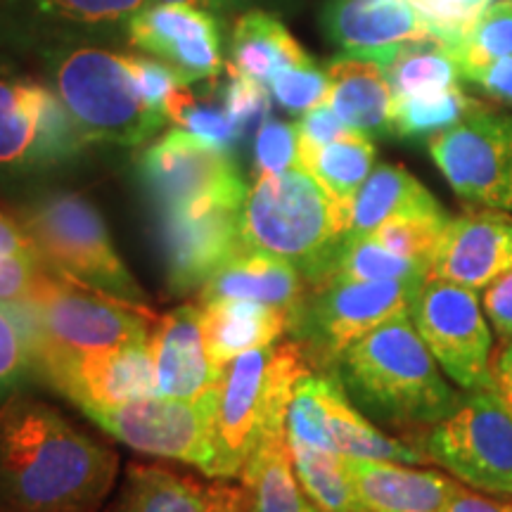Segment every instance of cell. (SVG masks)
Returning a JSON list of instances; mask_svg holds the SVG:
<instances>
[{
    "label": "cell",
    "mask_w": 512,
    "mask_h": 512,
    "mask_svg": "<svg viewBox=\"0 0 512 512\" xmlns=\"http://www.w3.org/2000/svg\"><path fill=\"white\" fill-rule=\"evenodd\" d=\"M119 458L55 408L12 399L0 408V512H95Z\"/></svg>",
    "instance_id": "6da1fadb"
},
{
    "label": "cell",
    "mask_w": 512,
    "mask_h": 512,
    "mask_svg": "<svg viewBox=\"0 0 512 512\" xmlns=\"http://www.w3.org/2000/svg\"><path fill=\"white\" fill-rule=\"evenodd\" d=\"M335 375L358 406L396 427L430 430L460 399L415 330L411 313L351 344L337 358Z\"/></svg>",
    "instance_id": "7a4b0ae2"
},
{
    "label": "cell",
    "mask_w": 512,
    "mask_h": 512,
    "mask_svg": "<svg viewBox=\"0 0 512 512\" xmlns=\"http://www.w3.org/2000/svg\"><path fill=\"white\" fill-rule=\"evenodd\" d=\"M349 211L304 166L259 176L240 209V233L249 252L292 261L306 285L332 275L349 230Z\"/></svg>",
    "instance_id": "3957f363"
},
{
    "label": "cell",
    "mask_w": 512,
    "mask_h": 512,
    "mask_svg": "<svg viewBox=\"0 0 512 512\" xmlns=\"http://www.w3.org/2000/svg\"><path fill=\"white\" fill-rule=\"evenodd\" d=\"M306 373L311 363L299 342L249 349L223 368L209 479H240L256 448L287 430L292 392Z\"/></svg>",
    "instance_id": "277c9868"
},
{
    "label": "cell",
    "mask_w": 512,
    "mask_h": 512,
    "mask_svg": "<svg viewBox=\"0 0 512 512\" xmlns=\"http://www.w3.org/2000/svg\"><path fill=\"white\" fill-rule=\"evenodd\" d=\"M43 57L50 86L86 143L143 145L169 121L140 95L126 55L91 43H57Z\"/></svg>",
    "instance_id": "5b68a950"
},
{
    "label": "cell",
    "mask_w": 512,
    "mask_h": 512,
    "mask_svg": "<svg viewBox=\"0 0 512 512\" xmlns=\"http://www.w3.org/2000/svg\"><path fill=\"white\" fill-rule=\"evenodd\" d=\"M46 264L72 283L147 306V297L114 247L100 211L76 192H55L31 204L22 214Z\"/></svg>",
    "instance_id": "8992f818"
},
{
    "label": "cell",
    "mask_w": 512,
    "mask_h": 512,
    "mask_svg": "<svg viewBox=\"0 0 512 512\" xmlns=\"http://www.w3.org/2000/svg\"><path fill=\"white\" fill-rule=\"evenodd\" d=\"M19 306L29 320L34 351L86 354L119 349L152 339V323L159 320L147 306L105 297L62 278L53 268Z\"/></svg>",
    "instance_id": "52a82bcc"
},
{
    "label": "cell",
    "mask_w": 512,
    "mask_h": 512,
    "mask_svg": "<svg viewBox=\"0 0 512 512\" xmlns=\"http://www.w3.org/2000/svg\"><path fill=\"white\" fill-rule=\"evenodd\" d=\"M427 463L489 496H512V411L496 389L463 392L444 420L422 434Z\"/></svg>",
    "instance_id": "ba28073f"
},
{
    "label": "cell",
    "mask_w": 512,
    "mask_h": 512,
    "mask_svg": "<svg viewBox=\"0 0 512 512\" xmlns=\"http://www.w3.org/2000/svg\"><path fill=\"white\" fill-rule=\"evenodd\" d=\"M420 285L403 280H325L309 287L290 332L311 366L335 368L351 344L387 320L406 316Z\"/></svg>",
    "instance_id": "9c48e42d"
},
{
    "label": "cell",
    "mask_w": 512,
    "mask_h": 512,
    "mask_svg": "<svg viewBox=\"0 0 512 512\" xmlns=\"http://www.w3.org/2000/svg\"><path fill=\"white\" fill-rule=\"evenodd\" d=\"M216 411L219 389L200 399L150 396L121 406L83 408L86 418L126 446L192 465L207 477L216 458Z\"/></svg>",
    "instance_id": "30bf717a"
},
{
    "label": "cell",
    "mask_w": 512,
    "mask_h": 512,
    "mask_svg": "<svg viewBox=\"0 0 512 512\" xmlns=\"http://www.w3.org/2000/svg\"><path fill=\"white\" fill-rule=\"evenodd\" d=\"M430 155L467 207L512 214V114L479 102L430 138Z\"/></svg>",
    "instance_id": "8fae6325"
},
{
    "label": "cell",
    "mask_w": 512,
    "mask_h": 512,
    "mask_svg": "<svg viewBox=\"0 0 512 512\" xmlns=\"http://www.w3.org/2000/svg\"><path fill=\"white\" fill-rule=\"evenodd\" d=\"M408 313L439 368L463 392L494 389V339L475 290L427 275Z\"/></svg>",
    "instance_id": "7c38bea8"
},
{
    "label": "cell",
    "mask_w": 512,
    "mask_h": 512,
    "mask_svg": "<svg viewBox=\"0 0 512 512\" xmlns=\"http://www.w3.org/2000/svg\"><path fill=\"white\" fill-rule=\"evenodd\" d=\"M81 138L53 88L0 64V171H36L81 152Z\"/></svg>",
    "instance_id": "4fadbf2b"
},
{
    "label": "cell",
    "mask_w": 512,
    "mask_h": 512,
    "mask_svg": "<svg viewBox=\"0 0 512 512\" xmlns=\"http://www.w3.org/2000/svg\"><path fill=\"white\" fill-rule=\"evenodd\" d=\"M138 171L159 216L197 204L242 207L247 197L233 155L202 143L183 128H174L147 147Z\"/></svg>",
    "instance_id": "5bb4252c"
},
{
    "label": "cell",
    "mask_w": 512,
    "mask_h": 512,
    "mask_svg": "<svg viewBox=\"0 0 512 512\" xmlns=\"http://www.w3.org/2000/svg\"><path fill=\"white\" fill-rule=\"evenodd\" d=\"M34 370L81 411L159 396L152 339L86 354L41 349L34 351Z\"/></svg>",
    "instance_id": "9a60e30c"
},
{
    "label": "cell",
    "mask_w": 512,
    "mask_h": 512,
    "mask_svg": "<svg viewBox=\"0 0 512 512\" xmlns=\"http://www.w3.org/2000/svg\"><path fill=\"white\" fill-rule=\"evenodd\" d=\"M240 209L233 204H197L159 216L171 290H202L223 266L249 252L240 233Z\"/></svg>",
    "instance_id": "2e32d148"
},
{
    "label": "cell",
    "mask_w": 512,
    "mask_h": 512,
    "mask_svg": "<svg viewBox=\"0 0 512 512\" xmlns=\"http://www.w3.org/2000/svg\"><path fill=\"white\" fill-rule=\"evenodd\" d=\"M128 43L176 69L185 83L216 79L223 62V36L216 12L188 3H155L131 17Z\"/></svg>",
    "instance_id": "e0dca14e"
},
{
    "label": "cell",
    "mask_w": 512,
    "mask_h": 512,
    "mask_svg": "<svg viewBox=\"0 0 512 512\" xmlns=\"http://www.w3.org/2000/svg\"><path fill=\"white\" fill-rule=\"evenodd\" d=\"M512 271V216L477 209L446 223L430 259L432 278L484 290L498 275Z\"/></svg>",
    "instance_id": "ac0fdd59"
},
{
    "label": "cell",
    "mask_w": 512,
    "mask_h": 512,
    "mask_svg": "<svg viewBox=\"0 0 512 512\" xmlns=\"http://www.w3.org/2000/svg\"><path fill=\"white\" fill-rule=\"evenodd\" d=\"M323 29L344 55L368 57L382 67L408 43L439 38L408 0H330Z\"/></svg>",
    "instance_id": "d6986e66"
},
{
    "label": "cell",
    "mask_w": 512,
    "mask_h": 512,
    "mask_svg": "<svg viewBox=\"0 0 512 512\" xmlns=\"http://www.w3.org/2000/svg\"><path fill=\"white\" fill-rule=\"evenodd\" d=\"M157 370V394L171 399H200L221 387L219 370L211 363L202 332V309L178 306L157 320L152 332Z\"/></svg>",
    "instance_id": "ffe728a7"
},
{
    "label": "cell",
    "mask_w": 512,
    "mask_h": 512,
    "mask_svg": "<svg viewBox=\"0 0 512 512\" xmlns=\"http://www.w3.org/2000/svg\"><path fill=\"white\" fill-rule=\"evenodd\" d=\"M320 434L325 451H335L347 458L392 460L403 465L427 463L418 446H408L399 439L375 430L349 401L347 389L335 373H316Z\"/></svg>",
    "instance_id": "44dd1931"
},
{
    "label": "cell",
    "mask_w": 512,
    "mask_h": 512,
    "mask_svg": "<svg viewBox=\"0 0 512 512\" xmlns=\"http://www.w3.org/2000/svg\"><path fill=\"white\" fill-rule=\"evenodd\" d=\"M347 467L368 512H446L458 484L437 470L392 460L347 458Z\"/></svg>",
    "instance_id": "7402d4cb"
},
{
    "label": "cell",
    "mask_w": 512,
    "mask_h": 512,
    "mask_svg": "<svg viewBox=\"0 0 512 512\" xmlns=\"http://www.w3.org/2000/svg\"><path fill=\"white\" fill-rule=\"evenodd\" d=\"M306 292L309 285L292 261L264 252H245L223 266L202 287L200 299L202 304L214 299H247V302L275 306L290 316L292 330Z\"/></svg>",
    "instance_id": "603a6c76"
},
{
    "label": "cell",
    "mask_w": 512,
    "mask_h": 512,
    "mask_svg": "<svg viewBox=\"0 0 512 512\" xmlns=\"http://www.w3.org/2000/svg\"><path fill=\"white\" fill-rule=\"evenodd\" d=\"M233 484H200L162 465H128L124 489L112 512H230Z\"/></svg>",
    "instance_id": "cb8c5ba5"
},
{
    "label": "cell",
    "mask_w": 512,
    "mask_h": 512,
    "mask_svg": "<svg viewBox=\"0 0 512 512\" xmlns=\"http://www.w3.org/2000/svg\"><path fill=\"white\" fill-rule=\"evenodd\" d=\"M325 72L330 76L328 105L344 124L366 136L392 133L394 93L380 62L342 55Z\"/></svg>",
    "instance_id": "d4e9b609"
},
{
    "label": "cell",
    "mask_w": 512,
    "mask_h": 512,
    "mask_svg": "<svg viewBox=\"0 0 512 512\" xmlns=\"http://www.w3.org/2000/svg\"><path fill=\"white\" fill-rule=\"evenodd\" d=\"M202 332L211 363L223 370L235 356L273 344L290 332V316L247 299H214L202 304Z\"/></svg>",
    "instance_id": "484cf974"
},
{
    "label": "cell",
    "mask_w": 512,
    "mask_h": 512,
    "mask_svg": "<svg viewBox=\"0 0 512 512\" xmlns=\"http://www.w3.org/2000/svg\"><path fill=\"white\" fill-rule=\"evenodd\" d=\"M233 512H318L292 470L287 430L256 448L233 486Z\"/></svg>",
    "instance_id": "4316f807"
},
{
    "label": "cell",
    "mask_w": 512,
    "mask_h": 512,
    "mask_svg": "<svg viewBox=\"0 0 512 512\" xmlns=\"http://www.w3.org/2000/svg\"><path fill=\"white\" fill-rule=\"evenodd\" d=\"M441 211L444 207L434 200L432 192L403 166L380 164L351 202L347 238H366L394 216L441 214Z\"/></svg>",
    "instance_id": "83f0119b"
},
{
    "label": "cell",
    "mask_w": 512,
    "mask_h": 512,
    "mask_svg": "<svg viewBox=\"0 0 512 512\" xmlns=\"http://www.w3.org/2000/svg\"><path fill=\"white\" fill-rule=\"evenodd\" d=\"M230 41V64L235 72L249 79L268 83L278 72L294 64L311 62L306 50L278 17L266 10H245L233 27Z\"/></svg>",
    "instance_id": "f1b7e54d"
},
{
    "label": "cell",
    "mask_w": 512,
    "mask_h": 512,
    "mask_svg": "<svg viewBox=\"0 0 512 512\" xmlns=\"http://www.w3.org/2000/svg\"><path fill=\"white\" fill-rule=\"evenodd\" d=\"M152 0H8L17 19L48 31L100 34L128 27Z\"/></svg>",
    "instance_id": "f546056e"
},
{
    "label": "cell",
    "mask_w": 512,
    "mask_h": 512,
    "mask_svg": "<svg viewBox=\"0 0 512 512\" xmlns=\"http://www.w3.org/2000/svg\"><path fill=\"white\" fill-rule=\"evenodd\" d=\"M299 159L337 202L351 207L356 192L373 174L375 145L366 133L349 128L344 136L325 145H306L299 140Z\"/></svg>",
    "instance_id": "4dcf8cb0"
},
{
    "label": "cell",
    "mask_w": 512,
    "mask_h": 512,
    "mask_svg": "<svg viewBox=\"0 0 512 512\" xmlns=\"http://www.w3.org/2000/svg\"><path fill=\"white\" fill-rule=\"evenodd\" d=\"M290 453L294 477L318 512H368L349 475L347 456L294 441Z\"/></svg>",
    "instance_id": "1f68e13d"
},
{
    "label": "cell",
    "mask_w": 512,
    "mask_h": 512,
    "mask_svg": "<svg viewBox=\"0 0 512 512\" xmlns=\"http://www.w3.org/2000/svg\"><path fill=\"white\" fill-rule=\"evenodd\" d=\"M384 74L394 98L446 91L458 86L460 79L456 60L439 38H427L399 48L392 60L384 64Z\"/></svg>",
    "instance_id": "d6a6232c"
},
{
    "label": "cell",
    "mask_w": 512,
    "mask_h": 512,
    "mask_svg": "<svg viewBox=\"0 0 512 512\" xmlns=\"http://www.w3.org/2000/svg\"><path fill=\"white\" fill-rule=\"evenodd\" d=\"M48 271L22 216L0 209V302H27Z\"/></svg>",
    "instance_id": "836d02e7"
},
{
    "label": "cell",
    "mask_w": 512,
    "mask_h": 512,
    "mask_svg": "<svg viewBox=\"0 0 512 512\" xmlns=\"http://www.w3.org/2000/svg\"><path fill=\"white\" fill-rule=\"evenodd\" d=\"M477 105L479 100L465 95L460 86L446 88V91L394 98L392 133L401 138H432L446 131V128L456 126Z\"/></svg>",
    "instance_id": "e575fe53"
},
{
    "label": "cell",
    "mask_w": 512,
    "mask_h": 512,
    "mask_svg": "<svg viewBox=\"0 0 512 512\" xmlns=\"http://www.w3.org/2000/svg\"><path fill=\"white\" fill-rule=\"evenodd\" d=\"M164 112L166 119L174 121L178 128L226 155H233L235 145L242 143L238 126L230 119L223 98L216 102L211 95H200L192 91V83H181L171 93Z\"/></svg>",
    "instance_id": "d590c367"
},
{
    "label": "cell",
    "mask_w": 512,
    "mask_h": 512,
    "mask_svg": "<svg viewBox=\"0 0 512 512\" xmlns=\"http://www.w3.org/2000/svg\"><path fill=\"white\" fill-rule=\"evenodd\" d=\"M430 266L422 261L406 259L382 247L373 235L347 238L339 247L332 278L339 280H403V283H425Z\"/></svg>",
    "instance_id": "8d00e7d4"
},
{
    "label": "cell",
    "mask_w": 512,
    "mask_h": 512,
    "mask_svg": "<svg viewBox=\"0 0 512 512\" xmlns=\"http://www.w3.org/2000/svg\"><path fill=\"white\" fill-rule=\"evenodd\" d=\"M458 64L460 79H467L489 62L512 55V0H494L458 41L448 43Z\"/></svg>",
    "instance_id": "74e56055"
},
{
    "label": "cell",
    "mask_w": 512,
    "mask_h": 512,
    "mask_svg": "<svg viewBox=\"0 0 512 512\" xmlns=\"http://www.w3.org/2000/svg\"><path fill=\"white\" fill-rule=\"evenodd\" d=\"M448 221H451V216L446 211H441V214L394 216V219L384 221L370 235L382 247H387L389 252L430 266V259L439 245L441 235H444Z\"/></svg>",
    "instance_id": "f35d334b"
},
{
    "label": "cell",
    "mask_w": 512,
    "mask_h": 512,
    "mask_svg": "<svg viewBox=\"0 0 512 512\" xmlns=\"http://www.w3.org/2000/svg\"><path fill=\"white\" fill-rule=\"evenodd\" d=\"M34 370L29 320L22 306L0 302V396L15 389Z\"/></svg>",
    "instance_id": "ab89813d"
},
{
    "label": "cell",
    "mask_w": 512,
    "mask_h": 512,
    "mask_svg": "<svg viewBox=\"0 0 512 512\" xmlns=\"http://www.w3.org/2000/svg\"><path fill=\"white\" fill-rule=\"evenodd\" d=\"M271 98L292 114H304L313 107L328 102L330 76L316 67V62H304L278 72L268 83Z\"/></svg>",
    "instance_id": "60d3db41"
},
{
    "label": "cell",
    "mask_w": 512,
    "mask_h": 512,
    "mask_svg": "<svg viewBox=\"0 0 512 512\" xmlns=\"http://www.w3.org/2000/svg\"><path fill=\"white\" fill-rule=\"evenodd\" d=\"M226 69L228 81L221 88V98L230 119L238 126L242 140H245L247 136H256V131L271 119V91H268L264 83L235 72L228 64Z\"/></svg>",
    "instance_id": "b9f144b4"
},
{
    "label": "cell",
    "mask_w": 512,
    "mask_h": 512,
    "mask_svg": "<svg viewBox=\"0 0 512 512\" xmlns=\"http://www.w3.org/2000/svg\"><path fill=\"white\" fill-rule=\"evenodd\" d=\"M302 166L299 128L290 121L268 119L254 136V169L259 176L283 174Z\"/></svg>",
    "instance_id": "7bdbcfd3"
},
{
    "label": "cell",
    "mask_w": 512,
    "mask_h": 512,
    "mask_svg": "<svg viewBox=\"0 0 512 512\" xmlns=\"http://www.w3.org/2000/svg\"><path fill=\"white\" fill-rule=\"evenodd\" d=\"M444 46L458 41L494 0H408Z\"/></svg>",
    "instance_id": "ee69618b"
},
{
    "label": "cell",
    "mask_w": 512,
    "mask_h": 512,
    "mask_svg": "<svg viewBox=\"0 0 512 512\" xmlns=\"http://www.w3.org/2000/svg\"><path fill=\"white\" fill-rule=\"evenodd\" d=\"M126 64L133 81H136L140 95H143L147 105L155 107L159 112H164L166 100L171 98V93H174L181 83H185L181 76H178L176 69H171L169 64L162 60H155V57L126 55Z\"/></svg>",
    "instance_id": "f6af8a7d"
},
{
    "label": "cell",
    "mask_w": 512,
    "mask_h": 512,
    "mask_svg": "<svg viewBox=\"0 0 512 512\" xmlns=\"http://www.w3.org/2000/svg\"><path fill=\"white\" fill-rule=\"evenodd\" d=\"M484 316L501 342H512V271L498 275L484 287L482 294Z\"/></svg>",
    "instance_id": "bcb514c9"
},
{
    "label": "cell",
    "mask_w": 512,
    "mask_h": 512,
    "mask_svg": "<svg viewBox=\"0 0 512 512\" xmlns=\"http://www.w3.org/2000/svg\"><path fill=\"white\" fill-rule=\"evenodd\" d=\"M297 128H299V140L306 145L332 143V140H337L339 136H344V133L349 131V126L337 117L335 110H332L328 102H323V105L304 112L302 119L297 121Z\"/></svg>",
    "instance_id": "7dc6e473"
},
{
    "label": "cell",
    "mask_w": 512,
    "mask_h": 512,
    "mask_svg": "<svg viewBox=\"0 0 512 512\" xmlns=\"http://www.w3.org/2000/svg\"><path fill=\"white\" fill-rule=\"evenodd\" d=\"M465 81L475 83L482 91L498 102L512 105V55L501 60L489 62L486 67L477 69L475 74L467 76Z\"/></svg>",
    "instance_id": "c3c4849f"
},
{
    "label": "cell",
    "mask_w": 512,
    "mask_h": 512,
    "mask_svg": "<svg viewBox=\"0 0 512 512\" xmlns=\"http://www.w3.org/2000/svg\"><path fill=\"white\" fill-rule=\"evenodd\" d=\"M446 512H512V503L496 501L475 489H467L465 484H456L451 498H448Z\"/></svg>",
    "instance_id": "681fc988"
},
{
    "label": "cell",
    "mask_w": 512,
    "mask_h": 512,
    "mask_svg": "<svg viewBox=\"0 0 512 512\" xmlns=\"http://www.w3.org/2000/svg\"><path fill=\"white\" fill-rule=\"evenodd\" d=\"M491 377H494V389L512 411V342H505L491 361Z\"/></svg>",
    "instance_id": "f907efd6"
},
{
    "label": "cell",
    "mask_w": 512,
    "mask_h": 512,
    "mask_svg": "<svg viewBox=\"0 0 512 512\" xmlns=\"http://www.w3.org/2000/svg\"><path fill=\"white\" fill-rule=\"evenodd\" d=\"M157 3H188V5H197V8H207L216 15H221V5L219 0H157Z\"/></svg>",
    "instance_id": "816d5d0a"
},
{
    "label": "cell",
    "mask_w": 512,
    "mask_h": 512,
    "mask_svg": "<svg viewBox=\"0 0 512 512\" xmlns=\"http://www.w3.org/2000/svg\"><path fill=\"white\" fill-rule=\"evenodd\" d=\"M252 3L254 0H219L221 15H226V12H235V10H249V5Z\"/></svg>",
    "instance_id": "f5cc1de1"
}]
</instances>
